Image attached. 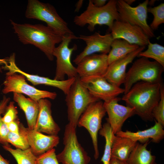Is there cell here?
Returning a JSON list of instances; mask_svg holds the SVG:
<instances>
[{
    "instance_id": "25",
    "label": "cell",
    "mask_w": 164,
    "mask_h": 164,
    "mask_svg": "<svg viewBox=\"0 0 164 164\" xmlns=\"http://www.w3.org/2000/svg\"><path fill=\"white\" fill-rule=\"evenodd\" d=\"M149 143V141L143 144L137 142L127 161L128 164H157L155 156L147 149Z\"/></svg>"
},
{
    "instance_id": "17",
    "label": "cell",
    "mask_w": 164,
    "mask_h": 164,
    "mask_svg": "<svg viewBox=\"0 0 164 164\" xmlns=\"http://www.w3.org/2000/svg\"><path fill=\"white\" fill-rule=\"evenodd\" d=\"M121 99L117 97L108 102H104V107L108 115L107 121L115 135L121 131L125 121L135 114L133 108L118 103Z\"/></svg>"
},
{
    "instance_id": "3",
    "label": "cell",
    "mask_w": 164,
    "mask_h": 164,
    "mask_svg": "<svg viewBox=\"0 0 164 164\" xmlns=\"http://www.w3.org/2000/svg\"><path fill=\"white\" fill-rule=\"evenodd\" d=\"M117 0H110L104 6L97 7L91 0L89 1L86 10L73 19L76 25L83 27L88 25L87 29L93 32L97 25H105L111 30L114 22L120 20L117 8Z\"/></svg>"
},
{
    "instance_id": "28",
    "label": "cell",
    "mask_w": 164,
    "mask_h": 164,
    "mask_svg": "<svg viewBox=\"0 0 164 164\" xmlns=\"http://www.w3.org/2000/svg\"><path fill=\"white\" fill-rule=\"evenodd\" d=\"M147 50L140 52L138 56L154 59L164 67V47L157 43L149 41Z\"/></svg>"
},
{
    "instance_id": "9",
    "label": "cell",
    "mask_w": 164,
    "mask_h": 164,
    "mask_svg": "<svg viewBox=\"0 0 164 164\" xmlns=\"http://www.w3.org/2000/svg\"><path fill=\"white\" fill-rule=\"evenodd\" d=\"M106 111L104 102L101 100L90 104L80 116L77 125L85 128L89 132L94 150V157L97 159L99 155L98 146V133L102 128V119Z\"/></svg>"
},
{
    "instance_id": "13",
    "label": "cell",
    "mask_w": 164,
    "mask_h": 164,
    "mask_svg": "<svg viewBox=\"0 0 164 164\" xmlns=\"http://www.w3.org/2000/svg\"><path fill=\"white\" fill-rule=\"evenodd\" d=\"M78 39L84 41L86 45L83 51L73 60L77 65L85 57L96 53L108 54L113 39L111 33L102 35L97 32L90 35H80Z\"/></svg>"
},
{
    "instance_id": "38",
    "label": "cell",
    "mask_w": 164,
    "mask_h": 164,
    "mask_svg": "<svg viewBox=\"0 0 164 164\" xmlns=\"http://www.w3.org/2000/svg\"><path fill=\"white\" fill-rule=\"evenodd\" d=\"M109 164H128L127 161L111 157Z\"/></svg>"
},
{
    "instance_id": "40",
    "label": "cell",
    "mask_w": 164,
    "mask_h": 164,
    "mask_svg": "<svg viewBox=\"0 0 164 164\" xmlns=\"http://www.w3.org/2000/svg\"><path fill=\"white\" fill-rule=\"evenodd\" d=\"M3 64L5 65L8 64V58L0 59V72H2L1 65Z\"/></svg>"
},
{
    "instance_id": "30",
    "label": "cell",
    "mask_w": 164,
    "mask_h": 164,
    "mask_svg": "<svg viewBox=\"0 0 164 164\" xmlns=\"http://www.w3.org/2000/svg\"><path fill=\"white\" fill-rule=\"evenodd\" d=\"M7 142L11 144L16 149L25 150L30 148L26 138L20 132L19 134L9 132L7 136Z\"/></svg>"
},
{
    "instance_id": "36",
    "label": "cell",
    "mask_w": 164,
    "mask_h": 164,
    "mask_svg": "<svg viewBox=\"0 0 164 164\" xmlns=\"http://www.w3.org/2000/svg\"><path fill=\"white\" fill-rule=\"evenodd\" d=\"M10 100L9 97H7L5 96L3 97L2 100L0 102V115L5 113Z\"/></svg>"
},
{
    "instance_id": "34",
    "label": "cell",
    "mask_w": 164,
    "mask_h": 164,
    "mask_svg": "<svg viewBox=\"0 0 164 164\" xmlns=\"http://www.w3.org/2000/svg\"><path fill=\"white\" fill-rule=\"evenodd\" d=\"M9 131L7 124L3 120L0 115V143L3 145L9 144L7 142V138Z\"/></svg>"
},
{
    "instance_id": "21",
    "label": "cell",
    "mask_w": 164,
    "mask_h": 164,
    "mask_svg": "<svg viewBox=\"0 0 164 164\" xmlns=\"http://www.w3.org/2000/svg\"><path fill=\"white\" fill-rule=\"evenodd\" d=\"M154 125L151 127L142 131H138L136 132L126 130H122L115 135L120 136L127 137L132 140L141 143H144L151 138L152 141L158 143L164 138V130L163 127L155 120Z\"/></svg>"
},
{
    "instance_id": "19",
    "label": "cell",
    "mask_w": 164,
    "mask_h": 164,
    "mask_svg": "<svg viewBox=\"0 0 164 164\" xmlns=\"http://www.w3.org/2000/svg\"><path fill=\"white\" fill-rule=\"evenodd\" d=\"M145 46H140L135 51L118 59L109 65L104 77L111 84L120 87L124 81L127 66L131 63Z\"/></svg>"
},
{
    "instance_id": "5",
    "label": "cell",
    "mask_w": 164,
    "mask_h": 164,
    "mask_svg": "<svg viewBox=\"0 0 164 164\" xmlns=\"http://www.w3.org/2000/svg\"><path fill=\"white\" fill-rule=\"evenodd\" d=\"M164 67L155 61L141 57L137 59L126 72L123 84L124 94L126 93L135 84L141 81L162 83V75Z\"/></svg>"
},
{
    "instance_id": "4",
    "label": "cell",
    "mask_w": 164,
    "mask_h": 164,
    "mask_svg": "<svg viewBox=\"0 0 164 164\" xmlns=\"http://www.w3.org/2000/svg\"><path fill=\"white\" fill-rule=\"evenodd\" d=\"M28 19L45 22L47 26L63 37L74 34L67 22L57 13L51 4L38 0H29L25 13Z\"/></svg>"
},
{
    "instance_id": "35",
    "label": "cell",
    "mask_w": 164,
    "mask_h": 164,
    "mask_svg": "<svg viewBox=\"0 0 164 164\" xmlns=\"http://www.w3.org/2000/svg\"><path fill=\"white\" fill-rule=\"evenodd\" d=\"M20 124L19 119L18 118L7 124L10 132L19 134L20 133Z\"/></svg>"
},
{
    "instance_id": "31",
    "label": "cell",
    "mask_w": 164,
    "mask_h": 164,
    "mask_svg": "<svg viewBox=\"0 0 164 164\" xmlns=\"http://www.w3.org/2000/svg\"><path fill=\"white\" fill-rule=\"evenodd\" d=\"M160 100L152 111V116L157 122L164 126V88L162 84L160 89Z\"/></svg>"
},
{
    "instance_id": "15",
    "label": "cell",
    "mask_w": 164,
    "mask_h": 164,
    "mask_svg": "<svg viewBox=\"0 0 164 164\" xmlns=\"http://www.w3.org/2000/svg\"><path fill=\"white\" fill-rule=\"evenodd\" d=\"M20 132L26 138L34 155L37 157L56 147L59 142L57 135H46L25 128L20 123Z\"/></svg>"
},
{
    "instance_id": "39",
    "label": "cell",
    "mask_w": 164,
    "mask_h": 164,
    "mask_svg": "<svg viewBox=\"0 0 164 164\" xmlns=\"http://www.w3.org/2000/svg\"><path fill=\"white\" fill-rule=\"evenodd\" d=\"M83 3V0H80L78 1L76 5V9L75 12H78L82 7Z\"/></svg>"
},
{
    "instance_id": "8",
    "label": "cell",
    "mask_w": 164,
    "mask_h": 164,
    "mask_svg": "<svg viewBox=\"0 0 164 164\" xmlns=\"http://www.w3.org/2000/svg\"><path fill=\"white\" fill-rule=\"evenodd\" d=\"M78 39L74 34L64 36L59 45L54 49L53 55L56 58V73L54 79L63 80L67 75L68 78H76L78 76L76 67L72 64L71 58L73 52L77 49L74 44L71 47L69 45L72 40Z\"/></svg>"
},
{
    "instance_id": "23",
    "label": "cell",
    "mask_w": 164,
    "mask_h": 164,
    "mask_svg": "<svg viewBox=\"0 0 164 164\" xmlns=\"http://www.w3.org/2000/svg\"><path fill=\"white\" fill-rule=\"evenodd\" d=\"M137 142L129 138L115 135L112 146L111 158L127 161Z\"/></svg>"
},
{
    "instance_id": "32",
    "label": "cell",
    "mask_w": 164,
    "mask_h": 164,
    "mask_svg": "<svg viewBox=\"0 0 164 164\" xmlns=\"http://www.w3.org/2000/svg\"><path fill=\"white\" fill-rule=\"evenodd\" d=\"M36 161L38 164H59L54 148L37 156Z\"/></svg>"
},
{
    "instance_id": "24",
    "label": "cell",
    "mask_w": 164,
    "mask_h": 164,
    "mask_svg": "<svg viewBox=\"0 0 164 164\" xmlns=\"http://www.w3.org/2000/svg\"><path fill=\"white\" fill-rule=\"evenodd\" d=\"M138 45L131 44L120 39H113L108 55L109 65L138 49Z\"/></svg>"
},
{
    "instance_id": "7",
    "label": "cell",
    "mask_w": 164,
    "mask_h": 164,
    "mask_svg": "<svg viewBox=\"0 0 164 164\" xmlns=\"http://www.w3.org/2000/svg\"><path fill=\"white\" fill-rule=\"evenodd\" d=\"M76 128L69 123L65 126L63 138L64 148L56 155L61 164H88L91 158L79 142Z\"/></svg>"
},
{
    "instance_id": "33",
    "label": "cell",
    "mask_w": 164,
    "mask_h": 164,
    "mask_svg": "<svg viewBox=\"0 0 164 164\" xmlns=\"http://www.w3.org/2000/svg\"><path fill=\"white\" fill-rule=\"evenodd\" d=\"M14 101H10L7 106L2 119L3 121L7 124L18 118V111L14 105Z\"/></svg>"
},
{
    "instance_id": "20",
    "label": "cell",
    "mask_w": 164,
    "mask_h": 164,
    "mask_svg": "<svg viewBox=\"0 0 164 164\" xmlns=\"http://www.w3.org/2000/svg\"><path fill=\"white\" fill-rule=\"evenodd\" d=\"M38 102L39 111L34 130L49 135H57L60 129L52 116L51 102L43 98Z\"/></svg>"
},
{
    "instance_id": "14",
    "label": "cell",
    "mask_w": 164,
    "mask_h": 164,
    "mask_svg": "<svg viewBox=\"0 0 164 164\" xmlns=\"http://www.w3.org/2000/svg\"><path fill=\"white\" fill-rule=\"evenodd\" d=\"M111 31L113 39H121L139 46H147L149 41L140 27L121 20L114 22Z\"/></svg>"
},
{
    "instance_id": "42",
    "label": "cell",
    "mask_w": 164,
    "mask_h": 164,
    "mask_svg": "<svg viewBox=\"0 0 164 164\" xmlns=\"http://www.w3.org/2000/svg\"><path fill=\"white\" fill-rule=\"evenodd\" d=\"M124 1L127 4L130 5L135 1V0H124Z\"/></svg>"
},
{
    "instance_id": "22",
    "label": "cell",
    "mask_w": 164,
    "mask_h": 164,
    "mask_svg": "<svg viewBox=\"0 0 164 164\" xmlns=\"http://www.w3.org/2000/svg\"><path fill=\"white\" fill-rule=\"evenodd\" d=\"M13 99L24 112L28 128L31 130L34 129L39 111L38 101L16 93H13Z\"/></svg>"
},
{
    "instance_id": "1",
    "label": "cell",
    "mask_w": 164,
    "mask_h": 164,
    "mask_svg": "<svg viewBox=\"0 0 164 164\" xmlns=\"http://www.w3.org/2000/svg\"><path fill=\"white\" fill-rule=\"evenodd\" d=\"M162 83L141 81L135 84L123 96L121 99L127 106L133 108L135 114L145 121H152L154 108L161 97Z\"/></svg>"
},
{
    "instance_id": "10",
    "label": "cell",
    "mask_w": 164,
    "mask_h": 164,
    "mask_svg": "<svg viewBox=\"0 0 164 164\" xmlns=\"http://www.w3.org/2000/svg\"><path fill=\"white\" fill-rule=\"evenodd\" d=\"M26 78L21 74L7 72L3 83L2 92L4 94L12 92L24 94L37 101L43 98L53 100L56 98V92L37 89L28 84Z\"/></svg>"
},
{
    "instance_id": "26",
    "label": "cell",
    "mask_w": 164,
    "mask_h": 164,
    "mask_svg": "<svg viewBox=\"0 0 164 164\" xmlns=\"http://www.w3.org/2000/svg\"><path fill=\"white\" fill-rule=\"evenodd\" d=\"M99 134L104 137L105 143L104 149L101 161L103 164H109L111 159V150L115 137L109 124L107 121L104 124L99 131Z\"/></svg>"
},
{
    "instance_id": "16",
    "label": "cell",
    "mask_w": 164,
    "mask_h": 164,
    "mask_svg": "<svg viewBox=\"0 0 164 164\" xmlns=\"http://www.w3.org/2000/svg\"><path fill=\"white\" fill-rule=\"evenodd\" d=\"M8 62L7 65L2 67V69L8 70V72L21 74L34 85L43 84L56 87L62 91L66 95L69 92L76 79V78H73L63 80H58L27 73L21 70L16 66L15 62V55L14 54L8 58Z\"/></svg>"
},
{
    "instance_id": "41",
    "label": "cell",
    "mask_w": 164,
    "mask_h": 164,
    "mask_svg": "<svg viewBox=\"0 0 164 164\" xmlns=\"http://www.w3.org/2000/svg\"><path fill=\"white\" fill-rule=\"evenodd\" d=\"M0 164H10L9 162L5 159L0 154Z\"/></svg>"
},
{
    "instance_id": "6",
    "label": "cell",
    "mask_w": 164,
    "mask_h": 164,
    "mask_svg": "<svg viewBox=\"0 0 164 164\" xmlns=\"http://www.w3.org/2000/svg\"><path fill=\"white\" fill-rule=\"evenodd\" d=\"M99 100L90 93L79 76L76 77L65 98L68 123L76 128L80 116L87 106Z\"/></svg>"
},
{
    "instance_id": "18",
    "label": "cell",
    "mask_w": 164,
    "mask_h": 164,
    "mask_svg": "<svg viewBox=\"0 0 164 164\" xmlns=\"http://www.w3.org/2000/svg\"><path fill=\"white\" fill-rule=\"evenodd\" d=\"M77 65V73L80 78L104 76L109 66L107 54L95 53L87 56Z\"/></svg>"
},
{
    "instance_id": "29",
    "label": "cell",
    "mask_w": 164,
    "mask_h": 164,
    "mask_svg": "<svg viewBox=\"0 0 164 164\" xmlns=\"http://www.w3.org/2000/svg\"><path fill=\"white\" fill-rule=\"evenodd\" d=\"M148 12L151 13L153 16V19L149 25L153 31L158 29L159 26L164 23V3L148 8Z\"/></svg>"
},
{
    "instance_id": "37",
    "label": "cell",
    "mask_w": 164,
    "mask_h": 164,
    "mask_svg": "<svg viewBox=\"0 0 164 164\" xmlns=\"http://www.w3.org/2000/svg\"><path fill=\"white\" fill-rule=\"evenodd\" d=\"M93 4L97 7H101L104 5L107 2L106 0H91Z\"/></svg>"
},
{
    "instance_id": "2",
    "label": "cell",
    "mask_w": 164,
    "mask_h": 164,
    "mask_svg": "<svg viewBox=\"0 0 164 164\" xmlns=\"http://www.w3.org/2000/svg\"><path fill=\"white\" fill-rule=\"evenodd\" d=\"M11 22L14 32L21 42L33 45L43 52L49 60H53L55 45L62 41V36L42 24H18L12 20Z\"/></svg>"
},
{
    "instance_id": "11",
    "label": "cell",
    "mask_w": 164,
    "mask_h": 164,
    "mask_svg": "<svg viewBox=\"0 0 164 164\" xmlns=\"http://www.w3.org/2000/svg\"><path fill=\"white\" fill-rule=\"evenodd\" d=\"M149 2L146 0L133 7L123 0H117V5L120 20L140 27L149 38L154 37L155 35L147 22Z\"/></svg>"
},
{
    "instance_id": "27",
    "label": "cell",
    "mask_w": 164,
    "mask_h": 164,
    "mask_svg": "<svg viewBox=\"0 0 164 164\" xmlns=\"http://www.w3.org/2000/svg\"><path fill=\"white\" fill-rule=\"evenodd\" d=\"M3 148L9 152L14 157L18 164H38L37 157L33 153L30 148L25 150L12 148L8 144L3 145Z\"/></svg>"
},
{
    "instance_id": "12",
    "label": "cell",
    "mask_w": 164,
    "mask_h": 164,
    "mask_svg": "<svg viewBox=\"0 0 164 164\" xmlns=\"http://www.w3.org/2000/svg\"><path fill=\"white\" fill-rule=\"evenodd\" d=\"M83 85L90 93L99 100L108 102L124 93V88L117 87L109 82L104 76L80 78Z\"/></svg>"
}]
</instances>
